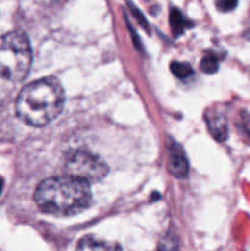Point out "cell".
<instances>
[{
    "label": "cell",
    "instance_id": "6da1fadb",
    "mask_svg": "<svg viewBox=\"0 0 250 251\" xmlns=\"http://www.w3.org/2000/svg\"><path fill=\"white\" fill-rule=\"evenodd\" d=\"M91 200L90 184L69 176L46 179L34 193L39 210L60 217L82 212L90 206Z\"/></svg>",
    "mask_w": 250,
    "mask_h": 251
},
{
    "label": "cell",
    "instance_id": "7a4b0ae2",
    "mask_svg": "<svg viewBox=\"0 0 250 251\" xmlns=\"http://www.w3.org/2000/svg\"><path fill=\"white\" fill-rule=\"evenodd\" d=\"M65 102L63 86L56 78L33 81L22 88L16 100V113L32 126H44L61 113Z\"/></svg>",
    "mask_w": 250,
    "mask_h": 251
},
{
    "label": "cell",
    "instance_id": "3957f363",
    "mask_svg": "<svg viewBox=\"0 0 250 251\" xmlns=\"http://www.w3.org/2000/svg\"><path fill=\"white\" fill-rule=\"evenodd\" d=\"M32 48L28 37L21 31L0 36V77L19 82L29 73Z\"/></svg>",
    "mask_w": 250,
    "mask_h": 251
},
{
    "label": "cell",
    "instance_id": "277c9868",
    "mask_svg": "<svg viewBox=\"0 0 250 251\" xmlns=\"http://www.w3.org/2000/svg\"><path fill=\"white\" fill-rule=\"evenodd\" d=\"M65 171L69 176L90 184L102 180L108 174V166L96 154L76 151L66 159Z\"/></svg>",
    "mask_w": 250,
    "mask_h": 251
},
{
    "label": "cell",
    "instance_id": "5b68a950",
    "mask_svg": "<svg viewBox=\"0 0 250 251\" xmlns=\"http://www.w3.org/2000/svg\"><path fill=\"white\" fill-rule=\"evenodd\" d=\"M168 169L176 178H185L189 172V163L185 153L176 144H173V146L169 149Z\"/></svg>",
    "mask_w": 250,
    "mask_h": 251
},
{
    "label": "cell",
    "instance_id": "8992f818",
    "mask_svg": "<svg viewBox=\"0 0 250 251\" xmlns=\"http://www.w3.org/2000/svg\"><path fill=\"white\" fill-rule=\"evenodd\" d=\"M76 251H122L117 243L97 239L95 237H85L78 242Z\"/></svg>",
    "mask_w": 250,
    "mask_h": 251
},
{
    "label": "cell",
    "instance_id": "52a82bcc",
    "mask_svg": "<svg viewBox=\"0 0 250 251\" xmlns=\"http://www.w3.org/2000/svg\"><path fill=\"white\" fill-rule=\"evenodd\" d=\"M207 125L211 134L218 141H223L228 136V126L225 117L222 115H213L207 118Z\"/></svg>",
    "mask_w": 250,
    "mask_h": 251
},
{
    "label": "cell",
    "instance_id": "ba28073f",
    "mask_svg": "<svg viewBox=\"0 0 250 251\" xmlns=\"http://www.w3.org/2000/svg\"><path fill=\"white\" fill-rule=\"evenodd\" d=\"M171 70L179 78H188L189 76L193 75V68L190 66V64L183 63V61H174V63H172Z\"/></svg>",
    "mask_w": 250,
    "mask_h": 251
},
{
    "label": "cell",
    "instance_id": "9c48e42d",
    "mask_svg": "<svg viewBox=\"0 0 250 251\" xmlns=\"http://www.w3.org/2000/svg\"><path fill=\"white\" fill-rule=\"evenodd\" d=\"M184 16L181 15L180 11H178V9H172L171 11V26L172 29H173V33L175 36H179V34L183 32L184 29Z\"/></svg>",
    "mask_w": 250,
    "mask_h": 251
},
{
    "label": "cell",
    "instance_id": "30bf717a",
    "mask_svg": "<svg viewBox=\"0 0 250 251\" xmlns=\"http://www.w3.org/2000/svg\"><path fill=\"white\" fill-rule=\"evenodd\" d=\"M200 68L203 73L213 74L218 70V59L213 54H208L202 58L200 63Z\"/></svg>",
    "mask_w": 250,
    "mask_h": 251
},
{
    "label": "cell",
    "instance_id": "8fae6325",
    "mask_svg": "<svg viewBox=\"0 0 250 251\" xmlns=\"http://www.w3.org/2000/svg\"><path fill=\"white\" fill-rule=\"evenodd\" d=\"M238 5L237 1H233V0H220V1L216 2V6L218 7L220 11H230V10L234 9Z\"/></svg>",
    "mask_w": 250,
    "mask_h": 251
},
{
    "label": "cell",
    "instance_id": "7c38bea8",
    "mask_svg": "<svg viewBox=\"0 0 250 251\" xmlns=\"http://www.w3.org/2000/svg\"><path fill=\"white\" fill-rule=\"evenodd\" d=\"M1 185H2V181H1V179H0V191H1Z\"/></svg>",
    "mask_w": 250,
    "mask_h": 251
}]
</instances>
